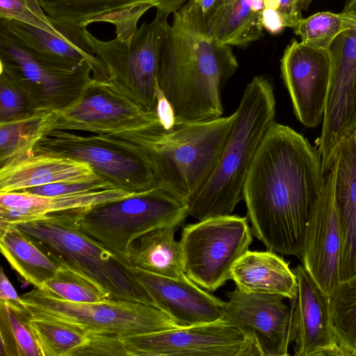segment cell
Wrapping results in <instances>:
<instances>
[{"label":"cell","mask_w":356,"mask_h":356,"mask_svg":"<svg viewBox=\"0 0 356 356\" xmlns=\"http://www.w3.org/2000/svg\"><path fill=\"white\" fill-rule=\"evenodd\" d=\"M0 19L16 20L60 38H72L63 33L54 25L42 8L40 0H0Z\"/></svg>","instance_id":"obj_34"},{"label":"cell","mask_w":356,"mask_h":356,"mask_svg":"<svg viewBox=\"0 0 356 356\" xmlns=\"http://www.w3.org/2000/svg\"><path fill=\"white\" fill-rule=\"evenodd\" d=\"M20 297L31 317L60 323L88 334L122 338L179 327L156 305L143 302H73L38 288Z\"/></svg>","instance_id":"obj_7"},{"label":"cell","mask_w":356,"mask_h":356,"mask_svg":"<svg viewBox=\"0 0 356 356\" xmlns=\"http://www.w3.org/2000/svg\"><path fill=\"white\" fill-rule=\"evenodd\" d=\"M312 0H279L277 9L284 26L295 28L301 20L302 11L306 10Z\"/></svg>","instance_id":"obj_37"},{"label":"cell","mask_w":356,"mask_h":356,"mask_svg":"<svg viewBox=\"0 0 356 356\" xmlns=\"http://www.w3.org/2000/svg\"><path fill=\"white\" fill-rule=\"evenodd\" d=\"M136 278L148 291L154 304L179 327L222 319L225 301L209 293L186 274L180 278L155 275L131 266Z\"/></svg>","instance_id":"obj_18"},{"label":"cell","mask_w":356,"mask_h":356,"mask_svg":"<svg viewBox=\"0 0 356 356\" xmlns=\"http://www.w3.org/2000/svg\"><path fill=\"white\" fill-rule=\"evenodd\" d=\"M113 188H116L109 181L100 180L85 182H56L24 188L17 191L26 192L41 196L53 197Z\"/></svg>","instance_id":"obj_36"},{"label":"cell","mask_w":356,"mask_h":356,"mask_svg":"<svg viewBox=\"0 0 356 356\" xmlns=\"http://www.w3.org/2000/svg\"><path fill=\"white\" fill-rule=\"evenodd\" d=\"M337 154L324 172L323 186L307 230L302 265L330 297L341 282V233L335 201Z\"/></svg>","instance_id":"obj_15"},{"label":"cell","mask_w":356,"mask_h":356,"mask_svg":"<svg viewBox=\"0 0 356 356\" xmlns=\"http://www.w3.org/2000/svg\"><path fill=\"white\" fill-rule=\"evenodd\" d=\"M264 0H219L206 15L210 36L220 45L244 46L264 36Z\"/></svg>","instance_id":"obj_25"},{"label":"cell","mask_w":356,"mask_h":356,"mask_svg":"<svg viewBox=\"0 0 356 356\" xmlns=\"http://www.w3.org/2000/svg\"><path fill=\"white\" fill-rule=\"evenodd\" d=\"M0 65L22 88L36 111H63L94 81L88 64L72 67L41 56L0 26Z\"/></svg>","instance_id":"obj_10"},{"label":"cell","mask_w":356,"mask_h":356,"mask_svg":"<svg viewBox=\"0 0 356 356\" xmlns=\"http://www.w3.org/2000/svg\"><path fill=\"white\" fill-rule=\"evenodd\" d=\"M263 27L272 34L280 33L285 27L277 10L264 8L261 13Z\"/></svg>","instance_id":"obj_38"},{"label":"cell","mask_w":356,"mask_h":356,"mask_svg":"<svg viewBox=\"0 0 356 356\" xmlns=\"http://www.w3.org/2000/svg\"><path fill=\"white\" fill-rule=\"evenodd\" d=\"M41 289L60 299L73 302L111 301L109 296L91 280L63 266L52 278L44 282Z\"/></svg>","instance_id":"obj_33"},{"label":"cell","mask_w":356,"mask_h":356,"mask_svg":"<svg viewBox=\"0 0 356 356\" xmlns=\"http://www.w3.org/2000/svg\"><path fill=\"white\" fill-rule=\"evenodd\" d=\"M33 150L85 162L115 188L128 193H139L156 187L150 162L142 149L111 135L81 136L54 130Z\"/></svg>","instance_id":"obj_9"},{"label":"cell","mask_w":356,"mask_h":356,"mask_svg":"<svg viewBox=\"0 0 356 356\" xmlns=\"http://www.w3.org/2000/svg\"><path fill=\"white\" fill-rule=\"evenodd\" d=\"M281 72L298 120L307 127L323 119L331 72L328 50L293 40L281 59Z\"/></svg>","instance_id":"obj_16"},{"label":"cell","mask_w":356,"mask_h":356,"mask_svg":"<svg viewBox=\"0 0 356 356\" xmlns=\"http://www.w3.org/2000/svg\"><path fill=\"white\" fill-rule=\"evenodd\" d=\"M232 280L246 293L279 295L294 299L298 288L296 276L277 252L248 250L234 265Z\"/></svg>","instance_id":"obj_23"},{"label":"cell","mask_w":356,"mask_h":356,"mask_svg":"<svg viewBox=\"0 0 356 356\" xmlns=\"http://www.w3.org/2000/svg\"><path fill=\"white\" fill-rule=\"evenodd\" d=\"M187 203L159 188L79 211L81 229L127 261L130 243L158 227L181 226L188 216Z\"/></svg>","instance_id":"obj_8"},{"label":"cell","mask_w":356,"mask_h":356,"mask_svg":"<svg viewBox=\"0 0 356 356\" xmlns=\"http://www.w3.org/2000/svg\"><path fill=\"white\" fill-rule=\"evenodd\" d=\"M100 180L106 179L85 162L35 150L0 165V193L56 182Z\"/></svg>","instance_id":"obj_20"},{"label":"cell","mask_w":356,"mask_h":356,"mask_svg":"<svg viewBox=\"0 0 356 356\" xmlns=\"http://www.w3.org/2000/svg\"><path fill=\"white\" fill-rule=\"evenodd\" d=\"M335 201L341 233V281L356 274V140L355 131L337 152Z\"/></svg>","instance_id":"obj_22"},{"label":"cell","mask_w":356,"mask_h":356,"mask_svg":"<svg viewBox=\"0 0 356 356\" xmlns=\"http://www.w3.org/2000/svg\"><path fill=\"white\" fill-rule=\"evenodd\" d=\"M169 15L157 10L152 22L125 39L104 41L86 28L81 31L83 41L106 69L105 82L148 111L156 110L160 51Z\"/></svg>","instance_id":"obj_6"},{"label":"cell","mask_w":356,"mask_h":356,"mask_svg":"<svg viewBox=\"0 0 356 356\" xmlns=\"http://www.w3.org/2000/svg\"><path fill=\"white\" fill-rule=\"evenodd\" d=\"M252 235L248 218L236 215L185 225L179 240L185 274L201 288L216 291L232 280V268L249 250Z\"/></svg>","instance_id":"obj_11"},{"label":"cell","mask_w":356,"mask_h":356,"mask_svg":"<svg viewBox=\"0 0 356 356\" xmlns=\"http://www.w3.org/2000/svg\"><path fill=\"white\" fill-rule=\"evenodd\" d=\"M0 301L24 305L21 297L5 274L3 268L0 273Z\"/></svg>","instance_id":"obj_39"},{"label":"cell","mask_w":356,"mask_h":356,"mask_svg":"<svg viewBox=\"0 0 356 356\" xmlns=\"http://www.w3.org/2000/svg\"><path fill=\"white\" fill-rule=\"evenodd\" d=\"M120 339L128 356H250L243 334L223 319Z\"/></svg>","instance_id":"obj_13"},{"label":"cell","mask_w":356,"mask_h":356,"mask_svg":"<svg viewBox=\"0 0 356 356\" xmlns=\"http://www.w3.org/2000/svg\"><path fill=\"white\" fill-rule=\"evenodd\" d=\"M36 111L19 85L1 69L0 123L25 118Z\"/></svg>","instance_id":"obj_35"},{"label":"cell","mask_w":356,"mask_h":356,"mask_svg":"<svg viewBox=\"0 0 356 356\" xmlns=\"http://www.w3.org/2000/svg\"><path fill=\"white\" fill-rule=\"evenodd\" d=\"M55 111H38L20 120L0 123V165L33 151L53 131Z\"/></svg>","instance_id":"obj_28"},{"label":"cell","mask_w":356,"mask_h":356,"mask_svg":"<svg viewBox=\"0 0 356 356\" xmlns=\"http://www.w3.org/2000/svg\"><path fill=\"white\" fill-rule=\"evenodd\" d=\"M354 23V19L343 12H319L302 18L293 31L300 37L302 44L317 49L328 50L334 38L352 27Z\"/></svg>","instance_id":"obj_32"},{"label":"cell","mask_w":356,"mask_h":356,"mask_svg":"<svg viewBox=\"0 0 356 356\" xmlns=\"http://www.w3.org/2000/svg\"><path fill=\"white\" fill-rule=\"evenodd\" d=\"M0 233L1 254L19 276L35 288L42 289L61 267L16 227L10 225Z\"/></svg>","instance_id":"obj_27"},{"label":"cell","mask_w":356,"mask_h":356,"mask_svg":"<svg viewBox=\"0 0 356 356\" xmlns=\"http://www.w3.org/2000/svg\"><path fill=\"white\" fill-rule=\"evenodd\" d=\"M238 66L230 46L216 43L200 6L188 0L173 13L160 51L159 88L175 121L221 117V90Z\"/></svg>","instance_id":"obj_2"},{"label":"cell","mask_w":356,"mask_h":356,"mask_svg":"<svg viewBox=\"0 0 356 356\" xmlns=\"http://www.w3.org/2000/svg\"><path fill=\"white\" fill-rule=\"evenodd\" d=\"M31 314L25 305L0 301L1 356H41L29 325Z\"/></svg>","instance_id":"obj_29"},{"label":"cell","mask_w":356,"mask_h":356,"mask_svg":"<svg viewBox=\"0 0 356 356\" xmlns=\"http://www.w3.org/2000/svg\"><path fill=\"white\" fill-rule=\"evenodd\" d=\"M29 325L41 356L82 355L91 339L90 334L56 321L31 317Z\"/></svg>","instance_id":"obj_30"},{"label":"cell","mask_w":356,"mask_h":356,"mask_svg":"<svg viewBox=\"0 0 356 356\" xmlns=\"http://www.w3.org/2000/svg\"><path fill=\"white\" fill-rule=\"evenodd\" d=\"M293 270L298 283L291 309L290 342L294 343V355H345L332 327L330 297L303 265Z\"/></svg>","instance_id":"obj_17"},{"label":"cell","mask_w":356,"mask_h":356,"mask_svg":"<svg viewBox=\"0 0 356 356\" xmlns=\"http://www.w3.org/2000/svg\"><path fill=\"white\" fill-rule=\"evenodd\" d=\"M81 209L54 212L10 225L61 266L91 280L111 300L154 305L131 266L81 229L78 216Z\"/></svg>","instance_id":"obj_5"},{"label":"cell","mask_w":356,"mask_h":356,"mask_svg":"<svg viewBox=\"0 0 356 356\" xmlns=\"http://www.w3.org/2000/svg\"><path fill=\"white\" fill-rule=\"evenodd\" d=\"M222 319L245 338L250 356L289 355L291 310L279 295L227 291Z\"/></svg>","instance_id":"obj_12"},{"label":"cell","mask_w":356,"mask_h":356,"mask_svg":"<svg viewBox=\"0 0 356 356\" xmlns=\"http://www.w3.org/2000/svg\"><path fill=\"white\" fill-rule=\"evenodd\" d=\"M234 119L233 113L205 121H175L168 129L159 121L113 136L142 149L156 188L188 204L213 172Z\"/></svg>","instance_id":"obj_3"},{"label":"cell","mask_w":356,"mask_h":356,"mask_svg":"<svg viewBox=\"0 0 356 356\" xmlns=\"http://www.w3.org/2000/svg\"><path fill=\"white\" fill-rule=\"evenodd\" d=\"M179 227L172 225L158 227L136 238L128 248V264L163 277H182L185 273L181 246L175 238Z\"/></svg>","instance_id":"obj_26"},{"label":"cell","mask_w":356,"mask_h":356,"mask_svg":"<svg viewBox=\"0 0 356 356\" xmlns=\"http://www.w3.org/2000/svg\"><path fill=\"white\" fill-rule=\"evenodd\" d=\"M136 193L108 188L47 197L22 191L0 193V230L10 225L41 218L49 213L90 208Z\"/></svg>","instance_id":"obj_21"},{"label":"cell","mask_w":356,"mask_h":356,"mask_svg":"<svg viewBox=\"0 0 356 356\" xmlns=\"http://www.w3.org/2000/svg\"><path fill=\"white\" fill-rule=\"evenodd\" d=\"M355 140H356V129L355 130Z\"/></svg>","instance_id":"obj_41"},{"label":"cell","mask_w":356,"mask_h":356,"mask_svg":"<svg viewBox=\"0 0 356 356\" xmlns=\"http://www.w3.org/2000/svg\"><path fill=\"white\" fill-rule=\"evenodd\" d=\"M0 26L34 53L72 67L88 63L92 69V76L95 81H106L108 74L104 65L85 42L70 38H60L16 20L0 19Z\"/></svg>","instance_id":"obj_24"},{"label":"cell","mask_w":356,"mask_h":356,"mask_svg":"<svg viewBox=\"0 0 356 356\" xmlns=\"http://www.w3.org/2000/svg\"><path fill=\"white\" fill-rule=\"evenodd\" d=\"M54 25L67 36L77 34L82 28L100 21L109 22L111 16L123 15L131 23L152 7L168 13L178 10L186 0H40Z\"/></svg>","instance_id":"obj_19"},{"label":"cell","mask_w":356,"mask_h":356,"mask_svg":"<svg viewBox=\"0 0 356 356\" xmlns=\"http://www.w3.org/2000/svg\"><path fill=\"white\" fill-rule=\"evenodd\" d=\"M318 150L275 122L255 155L243 199L252 234L268 250L301 257L323 181Z\"/></svg>","instance_id":"obj_1"},{"label":"cell","mask_w":356,"mask_h":356,"mask_svg":"<svg viewBox=\"0 0 356 356\" xmlns=\"http://www.w3.org/2000/svg\"><path fill=\"white\" fill-rule=\"evenodd\" d=\"M234 113L232 129L213 172L188 202V216L198 220L229 215L243 198L249 170L275 122L271 82L263 76H254Z\"/></svg>","instance_id":"obj_4"},{"label":"cell","mask_w":356,"mask_h":356,"mask_svg":"<svg viewBox=\"0 0 356 356\" xmlns=\"http://www.w3.org/2000/svg\"><path fill=\"white\" fill-rule=\"evenodd\" d=\"M54 111L53 131H84L113 136L160 121L156 110L148 111L105 81L95 79L75 104Z\"/></svg>","instance_id":"obj_14"},{"label":"cell","mask_w":356,"mask_h":356,"mask_svg":"<svg viewBox=\"0 0 356 356\" xmlns=\"http://www.w3.org/2000/svg\"><path fill=\"white\" fill-rule=\"evenodd\" d=\"M206 16L216 6L219 0H195Z\"/></svg>","instance_id":"obj_40"},{"label":"cell","mask_w":356,"mask_h":356,"mask_svg":"<svg viewBox=\"0 0 356 356\" xmlns=\"http://www.w3.org/2000/svg\"><path fill=\"white\" fill-rule=\"evenodd\" d=\"M332 327L345 355L356 356V274L341 281L330 297Z\"/></svg>","instance_id":"obj_31"}]
</instances>
